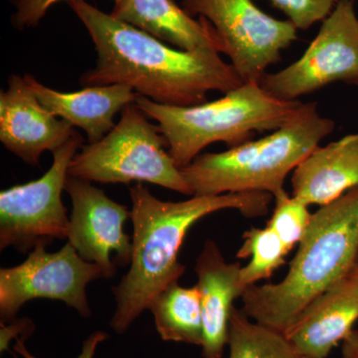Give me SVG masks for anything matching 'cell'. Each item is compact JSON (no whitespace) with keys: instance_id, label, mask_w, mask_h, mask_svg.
<instances>
[{"instance_id":"cell-2","label":"cell","mask_w":358,"mask_h":358,"mask_svg":"<svg viewBox=\"0 0 358 358\" xmlns=\"http://www.w3.org/2000/svg\"><path fill=\"white\" fill-rule=\"evenodd\" d=\"M133 249L128 273L112 291L115 310L110 327L122 334L148 310L155 296L178 282L185 266L178 261L186 234L200 219L214 212L235 209L245 217L268 213L274 197L266 192L226 193L193 196L185 201H162L145 186L129 188Z\"/></svg>"},{"instance_id":"cell-19","label":"cell","mask_w":358,"mask_h":358,"mask_svg":"<svg viewBox=\"0 0 358 358\" xmlns=\"http://www.w3.org/2000/svg\"><path fill=\"white\" fill-rule=\"evenodd\" d=\"M229 358H300L285 334L259 324L243 310L231 315Z\"/></svg>"},{"instance_id":"cell-22","label":"cell","mask_w":358,"mask_h":358,"mask_svg":"<svg viewBox=\"0 0 358 358\" xmlns=\"http://www.w3.org/2000/svg\"><path fill=\"white\" fill-rule=\"evenodd\" d=\"M288 17L296 29L306 31L322 22L334 10L338 0H268Z\"/></svg>"},{"instance_id":"cell-24","label":"cell","mask_w":358,"mask_h":358,"mask_svg":"<svg viewBox=\"0 0 358 358\" xmlns=\"http://www.w3.org/2000/svg\"><path fill=\"white\" fill-rule=\"evenodd\" d=\"M108 338H109V336L103 331H95V333L92 334L84 341L82 352L78 358H94L98 345ZM13 350L15 352V353H13L14 358H36L28 352L23 339L16 338V343L13 346Z\"/></svg>"},{"instance_id":"cell-13","label":"cell","mask_w":358,"mask_h":358,"mask_svg":"<svg viewBox=\"0 0 358 358\" xmlns=\"http://www.w3.org/2000/svg\"><path fill=\"white\" fill-rule=\"evenodd\" d=\"M358 320V265L308 306L285 336L300 357L327 358Z\"/></svg>"},{"instance_id":"cell-8","label":"cell","mask_w":358,"mask_h":358,"mask_svg":"<svg viewBox=\"0 0 358 358\" xmlns=\"http://www.w3.org/2000/svg\"><path fill=\"white\" fill-rule=\"evenodd\" d=\"M181 6L192 17L210 23L244 83L260 82L298 39L293 23L272 17L253 0H182Z\"/></svg>"},{"instance_id":"cell-1","label":"cell","mask_w":358,"mask_h":358,"mask_svg":"<svg viewBox=\"0 0 358 358\" xmlns=\"http://www.w3.org/2000/svg\"><path fill=\"white\" fill-rule=\"evenodd\" d=\"M95 46V67L83 73L84 87L126 85L160 105L190 107L209 92L226 94L244 84L216 52L179 50L115 20L86 0L66 1Z\"/></svg>"},{"instance_id":"cell-3","label":"cell","mask_w":358,"mask_h":358,"mask_svg":"<svg viewBox=\"0 0 358 358\" xmlns=\"http://www.w3.org/2000/svg\"><path fill=\"white\" fill-rule=\"evenodd\" d=\"M358 260V186L313 214L288 273L277 284L253 285L243 310L280 333L315 299L350 274Z\"/></svg>"},{"instance_id":"cell-27","label":"cell","mask_w":358,"mask_h":358,"mask_svg":"<svg viewBox=\"0 0 358 358\" xmlns=\"http://www.w3.org/2000/svg\"><path fill=\"white\" fill-rule=\"evenodd\" d=\"M300 358H308V357H300Z\"/></svg>"},{"instance_id":"cell-6","label":"cell","mask_w":358,"mask_h":358,"mask_svg":"<svg viewBox=\"0 0 358 358\" xmlns=\"http://www.w3.org/2000/svg\"><path fill=\"white\" fill-rule=\"evenodd\" d=\"M68 173L101 183L148 182L193 195L169 155L164 134L136 103L124 108L120 121L102 140L82 147Z\"/></svg>"},{"instance_id":"cell-26","label":"cell","mask_w":358,"mask_h":358,"mask_svg":"<svg viewBox=\"0 0 358 358\" xmlns=\"http://www.w3.org/2000/svg\"><path fill=\"white\" fill-rule=\"evenodd\" d=\"M343 358H358V331L353 329L350 336L343 341Z\"/></svg>"},{"instance_id":"cell-14","label":"cell","mask_w":358,"mask_h":358,"mask_svg":"<svg viewBox=\"0 0 358 358\" xmlns=\"http://www.w3.org/2000/svg\"><path fill=\"white\" fill-rule=\"evenodd\" d=\"M240 263H228L217 244L205 242L197 257L195 274L199 278L197 288L201 296L203 322V358H222L228 345L233 303L245 293L241 282Z\"/></svg>"},{"instance_id":"cell-12","label":"cell","mask_w":358,"mask_h":358,"mask_svg":"<svg viewBox=\"0 0 358 358\" xmlns=\"http://www.w3.org/2000/svg\"><path fill=\"white\" fill-rule=\"evenodd\" d=\"M76 133L40 103L24 76L8 78V88L0 93V141L8 152L39 167L45 152H55Z\"/></svg>"},{"instance_id":"cell-11","label":"cell","mask_w":358,"mask_h":358,"mask_svg":"<svg viewBox=\"0 0 358 358\" xmlns=\"http://www.w3.org/2000/svg\"><path fill=\"white\" fill-rule=\"evenodd\" d=\"M65 190L73 205L68 242L85 261L102 268L110 279L117 266L131 264L133 240L124 229L131 212L86 179L68 176Z\"/></svg>"},{"instance_id":"cell-16","label":"cell","mask_w":358,"mask_h":358,"mask_svg":"<svg viewBox=\"0 0 358 358\" xmlns=\"http://www.w3.org/2000/svg\"><path fill=\"white\" fill-rule=\"evenodd\" d=\"M110 14L179 50L223 53L210 23L192 17L176 0H117Z\"/></svg>"},{"instance_id":"cell-21","label":"cell","mask_w":358,"mask_h":358,"mask_svg":"<svg viewBox=\"0 0 358 358\" xmlns=\"http://www.w3.org/2000/svg\"><path fill=\"white\" fill-rule=\"evenodd\" d=\"M275 208L267 226L282 240L286 248L291 251L301 243L307 233L313 214L308 205L288 192L275 197Z\"/></svg>"},{"instance_id":"cell-18","label":"cell","mask_w":358,"mask_h":358,"mask_svg":"<svg viewBox=\"0 0 358 358\" xmlns=\"http://www.w3.org/2000/svg\"><path fill=\"white\" fill-rule=\"evenodd\" d=\"M148 310L164 341L202 345L201 296L196 285L185 288L178 282H173L155 296Z\"/></svg>"},{"instance_id":"cell-7","label":"cell","mask_w":358,"mask_h":358,"mask_svg":"<svg viewBox=\"0 0 358 358\" xmlns=\"http://www.w3.org/2000/svg\"><path fill=\"white\" fill-rule=\"evenodd\" d=\"M82 147L83 138L77 131L53 152V164L41 178L0 192V249L13 247L25 254L67 239L70 218L62 192L71 162Z\"/></svg>"},{"instance_id":"cell-28","label":"cell","mask_w":358,"mask_h":358,"mask_svg":"<svg viewBox=\"0 0 358 358\" xmlns=\"http://www.w3.org/2000/svg\"><path fill=\"white\" fill-rule=\"evenodd\" d=\"M357 265H358V260H357Z\"/></svg>"},{"instance_id":"cell-20","label":"cell","mask_w":358,"mask_h":358,"mask_svg":"<svg viewBox=\"0 0 358 358\" xmlns=\"http://www.w3.org/2000/svg\"><path fill=\"white\" fill-rule=\"evenodd\" d=\"M289 253L282 240L267 225L265 228L247 230L236 255L239 259L251 258L241 268V282L245 289L271 278L277 268L286 263Z\"/></svg>"},{"instance_id":"cell-23","label":"cell","mask_w":358,"mask_h":358,"mask_svg":"<svg viewBox=\"0 0 358 358\" xmlns=\"http://www.w3.org/2000/svg\"><path fill=\"white\" fill-rule=\"evenodd\" d=\"M62 1L68 0H11L14 7L11 24L20 31L35 27L52 7Z\"/></svg>"},{"instance_id":"cell-9","label":"cell","mask_w":358,"mask_h":358,"mask_svg":"<svg viewBox=\"0 0 358 358\" xmlns=\"http://www.w3.org/2000/svg\"><path fill=\"white\" fill-rule=\"evenodd\" d=\"M338 82L358 86V17L353 0H339L301 58L260 80L270 95L289 102Z\"/></svg>"},{"instance_id":"cell-17","label":"cell","mask_w":358,"mask_h":358,"mask_svg":"<svg viewBox=\"0 0 358 358\" xmlns=\"http://www.w3.org/2000/svg\"><path fill=\"white\" fill-rule=\"evenodd\" d=\"M292 195L324 206L358 186V133L315 148L296 167Z\"/></svg>"},{"instance_id":"cell-5","label":"cell","mask_w":358,"mask_h":358,"mask_svg":"<svg viewBox=\"0 0 358 358\" xmlns=\"http://www.w3.org/2000/svg\"><path fill=\"white\" fill-rule=\"evenodd\" d=\"M301 103L275 98L258 81L246 82L218 100L190 107L160 105L143 96L136 102L157 122L179 169L189 164L212 143L237 147L253 141L256 133L281 128Z\"/></svg>"},{"instance_id":"cell-29","label":"cell","mask_w":358,"mask_h":358,"mask_svg":"<svg viewBox=\"0 0 358 358\" xmlns=\"http://www.w3.org/2000/svg\"><path fill=\"white\" fill-rule=\"evenodd\" d=\"M338 1H339V0H338ZM353 1H355V0H353Z\"/></svg>"},{"instance_id":"cell-15","label":"cell","mask_w":358,"mask_h":358,"mask_svg":"<svg viewBox=\"0 0 358 358\" xmlns=\"http://www.w3.org/2000/svg\"><path fill=\"white\" fill-rule=\"evenodd\" d=\"M24 79L40 103L74 128L83 129L89 143L102 140L115 126V115L138 98L126 85L85 87L80 91L65 93L45 86L32 75L25 74Z\"/></svg>"},{"instance_id":"cell-25","label":"cell","mask_w":358,"mask_h":358,"mask_svg":"<svg viewBox=\"0 0 358 358\" xmlns=\"http://www.w3.org/2000/svg\"><path fill=\"white\" fill-rule=\"evenodd\" d=\"M34 324L29 319L11 320L10 326L6 327L1 324V352L8 350L9 343L13 338H17L18 334L29 336L34 329Z\"/></svg>"},{"instance_id":"cell-10","label":"cell","mask_w":358,"mask_h":358,"mask_svg":"<svg viewBox=\"0 0 358 358\" xmlns=\"http://www.w3.org/2000/svg\"><path fill=\"white\" fill-rule=\"evenodd\" d=\"M99 279H107L103 268L85 261L69 242L55 253L35 247L20 265L0 270L1 324L15 319L34 299L61 301L82 317H91L86 289Z\"/></svg>"},{"instance_id":"cell-4","label":"cell","mask_w":358,"mask_h":358,"mask_svg":"<svg viewBox=\"0 0 358 358\" xmlns=\"http://www.w3.org/2000/svg\"><path fill=\"white\" fill-rule=\"evenodd\" d=\"M333 120L322 117L317 103H301L281 128L217 154H202L180 171L193 196L266 192L274 199L286 192L287 176L320 141L333 133Z\"/></svg>"}]
</instances>
